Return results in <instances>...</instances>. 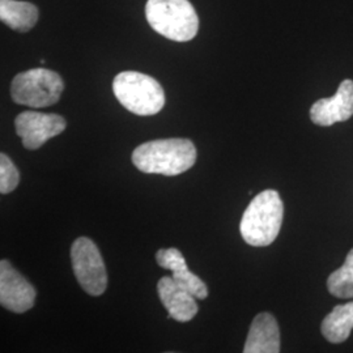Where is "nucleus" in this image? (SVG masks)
<instances>
[{
    "instance_id": "nucleus-1",
    "label": "nucleus",
    "mask_w": 353,
    "mask_h": 353,
    "mask_svg": "<svg viewBox=\"0 0 353 353\" xmlns=\"http://www.w3.org/2000/svg\"><path fill=\"white\" fill-rule=\"evenodd\" d=\"M196 161V148L189 139L147 141L132 153V163L147 174L173 176L191 169Z\"/></svg>"
},
{
    "instance_id": "nucleus-2",
    "label": "nucleus",
    "mask_w": 353,
    "mask_h": 353,
    "mask_svg": "<svg viewBox=\"0 0 353 353\" xmlns=\"http://www.w3.org/2000/svg\"><path fill=\"white\" fill-rule=\"evenodd\" d=\"M284 217V204L278 191L265 190L258 194L241 220V236L250 246H268L276 240Z\"/></svg>"
},
{
    "instance_id": "nucleus-3",
    "label": "nucleus",
    "mask_w": 353,
    "mask_h": 353,
    "mask_svg": "<svg viewBox=\"0 0 353 353\" xmlns=\"http://www.w3.org/2000/svg\"><path fill=\"white\" fill-rule=\"evenodd\" d=\"M145 17L154 32L176 42L198 34L199 17L189 0H148Z\"/></svg>"
},
{
    "instance_id": "nucleus-4",
    "label": "nucleus",
    "mask_w": 353,
    "mask_h": 353,
    "mask_svg": "<svg viewBox=\"0 0 353 353\" xmlns=\"http://www.w3.org/2000/svg\"><path fill=\"white\" fill-rule=\"evenodd\" d=\"M113 92L128 112L148 117L160 113L165 105L164 89L152 76L125 71L115 76Z\"/></svg>"
},
{
    "instance_id": "nucleus-5",
    "label": "nucleus",
    "mask_w": 353,
    "mask_h": 353,
    "mask_svg": "<svg viewBox=\"0 0 353 353\" xmlns=\"http://www.w3.org/2000/svg\"><path fill=\"white\" fill-rule=\"evenodd\" d=\"M64 83L59 74L48 68H33L14 76L13 101L29 108H48L61 100Z\"/></svg>"
},
{
    "instance_id": "nucleus-6",
    "label": "nucleus",
    "mask_w": 353,
    "mask_h": 353,
    "mask_svg": "<svg viewBox=\"0 0 353 353\" xmlns=\"http://www.w3.org/2000/svg\"><path fill=\"white\" fill-rule=\"evenodd\" d=\"M71 262L77 283L90 296H101L108 287V272L97 245L88 237L72 243Z\"/></svg>"
},
{
    "instance_id": "nucleus-7",
    "label": "nucleus",
    "mask_w": 353,
    "mask_h": 353,
    "mask_svg": "<svg viewBox=\"0 0 353 353\" xmlns=\"http://www.w3.org/2000/svg\"><path fill=\"white\" fill-rule=\"evenodd\" d=\"M16 134L23 139L26 150H38L48 140L62 134L67 122L58 114L24 112L14 119Z\"/></svg>"
},
{
    "instance_id": "nucleus-8",
    "label": "nucleus",
    "mask_w": 353,
    "mask_h": 353,
    "mask_svg": "<svg viewBox=\"0 0 353 353\" xmlns=\"http://www.w3.org/2000/svg\"><path fill=\"white\" fill-rule=\"evenodd\" d=\"M37 292L7 259L0 262V303L7 310L21 314L34 306Z\"/></svg>"
},
{
    "instance_id": "nucleus-9",
    "label": "nucleus",
    "mask_w": 353,
    "mask_h": 353,
    "mask_svg": "<svg viewBox=\"0 0 353 353\" xmlns=\"http://www.w3.org/2000/svg\"><path fill=\"white\" fill-rule=\"evenodd\" d=\"M353 115V81H341L336 93L330 99H321L310 109V119L318 126L328 127L345 122Z\"/></svg>"
},
{
    "instance_id": "nucleus-10",
    "label": "nucleus",
    "mask_w": 353,
    "mask_h": 353,
    "mask_svg": "<svg viewBox=\"0 0 353 353\" xmlns=\"http://www.w3.org/2000/svg\"><path fill=\"white\" fill-rule=\"evenodd\" d=\"M157 290L161 303L169 313L168 319L173 318L178 322H189L198 314L199 309L195 296L176 284L172 276L160 279Z\"/></svg>"
},
{
    "instance_id": "nucleus-11",
    "label": "nucleus",
    "mask_w": 353,
    "mask_h": 353,
    "mask_svg": "<svg viewBox=\"0 0 353 353\" xmlns=\"http://www.w3.org/2000/svg\"><path fill=\"white\" fill-rule=\"evenodd\" d=\"M156 262L165 270L172 271V278L179 284L182 288L189 290L196 299L204 300L208 296L207 285L202 279L192 274L186 265V261L176 248L170 249H160L156 254Z\"/></svg>"
},
{
    "instance_id": "nucleus-12",
    "label": "nucleus",
    "mask_w": 353,
    "mask_h": 353,
    "mask_svg": "<svg viewBox=\"0 0 353 353\" xmlns=\"http://www.w3.org/2000/svg\"><path fill=\"white\" fill-rule=\"evenodd\" d=\"M243 352H280V331L275 316L270 313H261L254 318Z\"/></svg>"
},
{
    "instance_id": "nucleus-13",
    "label": "nucleus",
    "mask_w": 353,
    "mask_h": 353,
    "mask_svg": "<svg viewBox=\"0 0 353 353\" xmlns=\"http://www.w3.org/2000/svg\"><path fill=\"white\" fill-rule=\"evenodd\" d=\"M0 20L13 30L26 33L37 24L38 8L29 1L0 0Z\"/></svg>"
},
{
    "instance_id": "nucleus-14",
    "label": "nucleus",
    "mask_w": 353,
    "mask_h": 353,
    "mask_svg": "<svg viewBox=\"0 0 353 353\" xmlns=\"http://www.w3.org/2000/svg\"><path fill=\"white\" fill-rule=\"evenodd\" d=\"M352 328L353 301L335 306V309L323 319L321 325L323 336L334 344H341L347 341Z\"/></svg>"
},
{
    "instance_id": "nucleus-15",
    "label": "nucleus",
    "mask_w": 353,
    "mask_h": 353,
    "mask_svg": "<svg viewBox=\"0 0 353 353\" xmlns=\"http://www.w3.org/2000/svg\"><path fill=\"white\" fill-rule=\"evenodd\" d=\"M327 290L338 299H353V249L347 254L344 265L328 276Z\"/></svg>"
},
{
    "instance_id": "nucleus-16",
    "label": "nucleus",
    "mask_w": 353,
    "mask_h": 353,
    "mask_svg": "<svg viewBox=\"0 0 353 353\" xmlns=\"http://www.w3.org/2000/svg\"><path fill=\"white\" fill-rule=\"evenodd\" d=\"M20 173L12 160L6 154H0V192L10 194L19 186Z\"/></svg>"
}]
</instances>
